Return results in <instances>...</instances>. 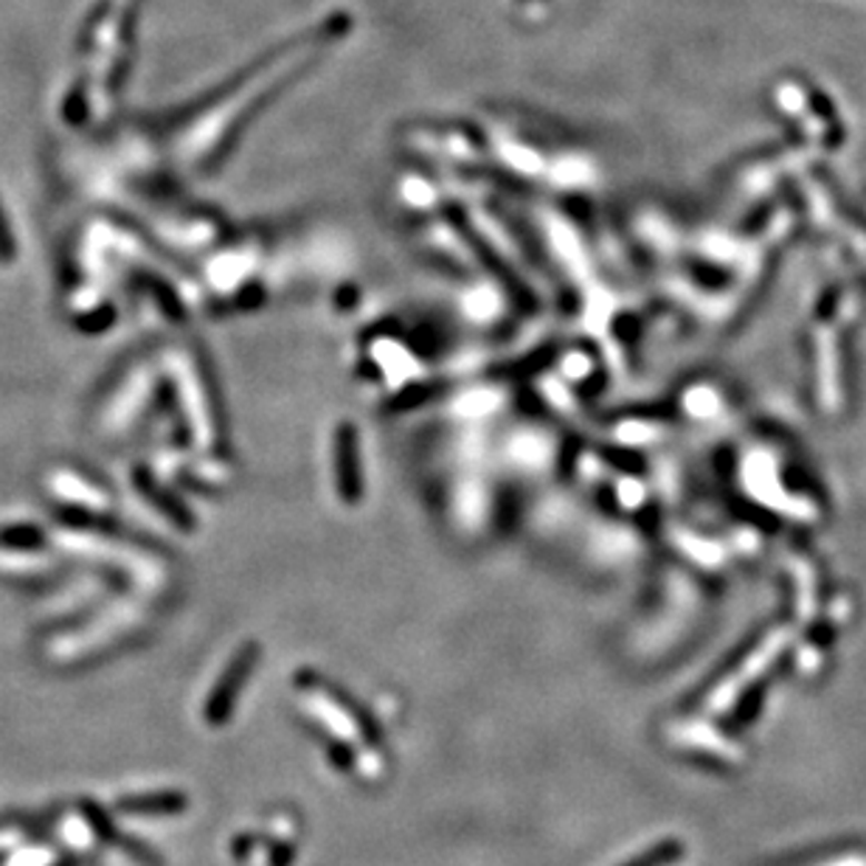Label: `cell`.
Wrapping results in <instances>:
<instances>
[{
  "label": "cell",
  "instance_id": "cell-1",
  "mask_svg": "<svg viewBox=\"0 0 866 866\" xmlns=\"http://www.w3.org/2000/svg\"><path fill=\"white\" fill-rule=\"evenodd\" d=\"M678 853H683L681 844H676V842L659 844V847H653L650 853L641 855V858L630 860L628 866H665V864H670V860H676Z\"/></svg>",
  "mask_w": 866,
  "mask_h": 866
}]
</instances>
